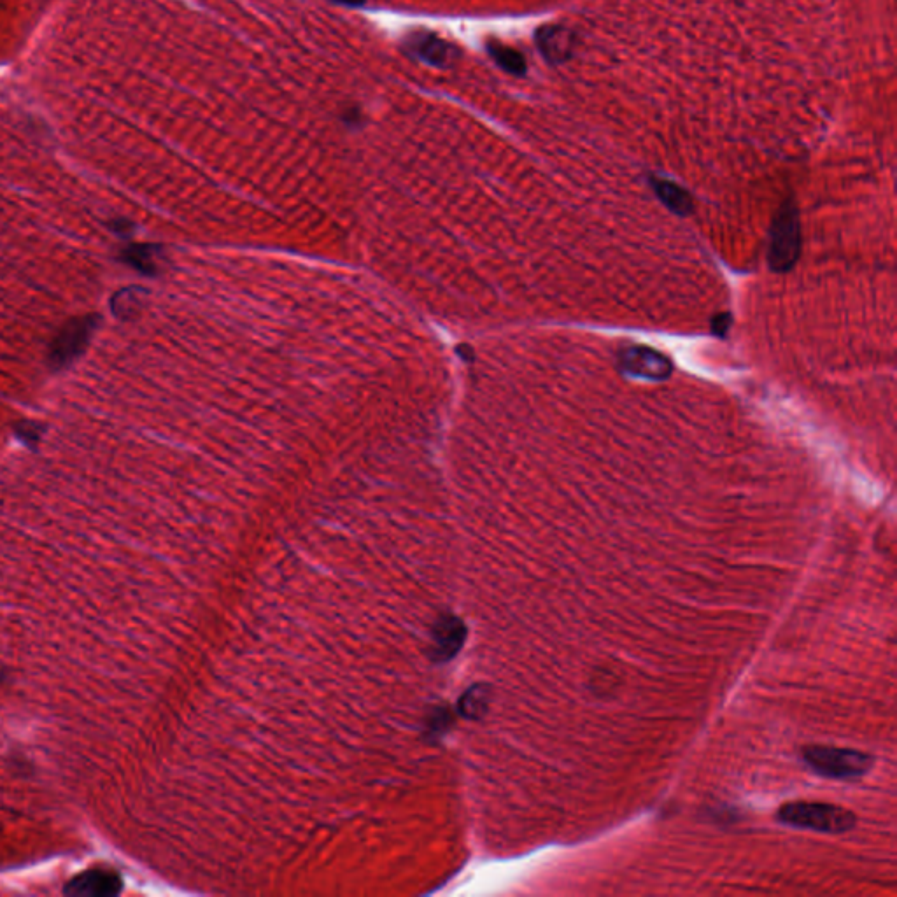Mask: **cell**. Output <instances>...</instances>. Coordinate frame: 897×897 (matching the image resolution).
I'll return each instance as SVG.
<instances>
[{
	"instance_id": "cell-12",
	"label": "cell",
	"mask_w": 897,
	"mask_h": 897,
	"mask_svg": "<svg viewBox=\"0 0 897 897\" xmlns=\"http://www.w3.org/2000/svg\"><path fill=\"white\" fill-rule=\"evenodd\" d=\"M141 293L135 290H123L114 297L111 302L113 309L120 318H130V314H134V307H141Z\"/></svg>"
},
{
	"instance_id": "cell-5",
	"label": "cell",
	"mask_w": 897,
	"mask_h": 897,
	"mask_svg": "<svg viewBox=\"0 0 897 897\" xmlns=\"http://www.w3.org/2000/svg\"><path fill=\"white\" fill-rule=\"evenodd\" d=\"M403 48L410 57L421 60L431 67H437V69L451 67L456 62V55H458V50L454 48L453 44L447 43L442 37L435 36L426 30L412 32L405 39Z\"/></svg>"
},
{
	"instance_id": "cell-7",
	"label": "cell",
	"mask_w": 897,
	"mask_h": 897,
	"mask_svg": "<svg viewBox=\"0 0 897 897\" xmlns=\"http://www.w3.org/2000/svg\"><path fill=\"white\" fill-rule=\"evenodd\" d=\"M538 50L545 60L552 65H561L573 57L575 51V32L561 25L540 27L535 34Z\"/></svg>"
},
{
	"instance_id": "cell-4",
	"label": "cell",
	"mask_w": 897,
	"mask_h": 897,
	"mask_svg": "<svg viewBox=\"0 0 897 897\" xmlns=\"http://www.w3.org/2000/svg\"><path fill=\"white\" fill-rule=\"evenodd\" d=\"M99 323L100 319L95 314L69 321L51 342L48 354L51 367L62 370L78 360L79 356L85 353Z\"/></svg>"
},
{
	"instance_id": "cell-14",
	"label": "cell",
	"mask_w": 897,
	"mask_h": 897,
	"mask_svg": "<svg viewBox=\"0 0 897 897\" xmlns=\"http://www.w3.org/2000/svg\"><path fill=\"white\" fill-rule=\"evenodd\" d=\"M111 228L114 230V234L118 235H130V223H128L127 219H116L113 221V225Z\"/></svg>"
},
{
	"instance_id": "cell-6",
	"label": "cell",
	"mask_w": 897,
	"mask_h": 897,
	"mask_svg": "<svg viewBox=\"0 0 897 897\" xmlns=\"http://www.w3.org/2000/svg\"><path fill=\"white\" fill-rule=\"evenodd\" d=\"M121 890H123L121 876L111 869L99 868L74 876L71 882L65 885L64 892L67 896L113 897L118 896Z\"/></svg>"
},
{
	"instance_id": "cell-13",
	"label": "cell",
	"mask_w": 897,
	"mask_h": 897,
	"mask_svg": "<svg viewBox=\"0 0 897 897\" xmlns=\"http://www.w3.org/2000/svg\"><path fill=\"white\" fill-rule=\"evenodd\" d=\"M16 433H18V437L25 440L27 444H32V442H37L39 440V433H41V428L36 426V424L32 423H23L16 428Z\"/></svg>"
},
{
	"instance_id": "cell-9",
	"label": "cell",
	"mask_w": 897,
	"mask_h": 897,
	"mask_svg": "<svg viewBox=\"0 0 897 897\" xmlns=\"http://www.w3.org/2000/svg\"><path fill=\"white\" fill-rule=\"evenodd\" d=\"M160 248L153 244H134L121 251V262L127 263L132 269L139 270L144 276H156L158 274V262H160Z\"/></svg>"
},
{
	"instance_id": "cell-3",
	"label": "cell",
	"mask_w": 897,
	"mask_h": 897,
	"mask_svg": "<svg viewBox=\"0 0 897 897\" xmlns=\"http://www.w3.org/2000/svg\"><path fill=\"white\" fill-rule=\"evenodd\" d=\"M801 232H799L798 207L794 202H787L778 211L777 218L771 228L770 260L771 269L785 272L798 262Z\"/></svg>"
},
{
	"instance_id": "cell-1",
	"label": "cell",
	"mask_w": 897,
	"mask_h": 897,
	"mask_svg": "<svg viewBox=\"0 0 897 897\" xmlns=\"http://www.w3.org/2000/svg\"><path fill=\"white\" fill-rule=\"evenodd\" d=\"M777 819L784 826L826 834L848 833L857 824V817L847 808L805 801L782 806L778 810Z\"/></svg>"
},
{
	"instance_id": "cell-11",
	"label": "cell",
	"mask_w": 897,
	"mask_h": 897,
	"mask_svg": "<svg viewBox=\"0 0 897 897\" xmlns=\"http://www.w3.org/2000/svg\"><path fill=\"white\" fill-rule=\"evenodd\" d=\"M488 53L495 60L496 64L502 67L503 71L509 72L512 76L523 78L526 71H528V65H526L523 55L519 51L514 50V48H510V46L493 41V43L488 44Z\"/></svg>"
},
{
	"instance_id": "cell-10",
	"label": "cell",
	"mask_w": 897,
	"mask_h": 897,
	"mask_svg": "<svg viewBox=\"0 0 897 897\" xmlns=\"http://www.w3.org/2000/svg\"><path fill=\"white\" fill-rule=\"evenodd\" d=\"M652 186H654V190H656L657 195L663 200L664 204L668 205L677 214H687V212L691 211V197H689V193L686 190L680 188L679 184L654 177Z\"/></svg>"
},
{
	"instance_id": "cell-2",
	"label": "cell",
	"mask_w": 897,
	"mask_h": 897,
	"mask_svg": "<svg viewBox=\"0 0 897 897\" xmlns=\"http://www.w3.org/2000/svg\"><path fill=\"white\" fill-rule=\"evenodd\" d=\"M805 761L815 773L822 777L836 778V780H854L868 775L875 759L850 749H836V747H806L803 750Z\"/></svg>"
},
{
	"instance_id": "cell-15",
	"label": "cell",
	"mask_w": 897,
	"mask_h": 897,
	"mask_svg": "<svg viewBox=\"0 0 897 897\" xmlns=\"http://www.w3.org/2000/svg\"><path fill=\"white\" fill-rule=\"evenodd\" d=\"M335 4H340V6H346V8H360L365 4V0H332Z\"/></svg>"
},
{
	"instance_id": "cell-8",
	"label": "cell",
	"mask_w": 897,
	"mask_h": 897,
	"mask_svg": "<svg viewBox=\"0 0 897 897\" xmlns=\"http://www.w3.org/2000/svg\"><path fill=\"white\" fill-rule=\"evenodd\" d=\"M624 365L629 372L635 375H642L647 379H661L670 374V361L664 360L663 356L652 353L649 349H629L628 354L624 356Z\"/></svg>"
}]
</instances>
